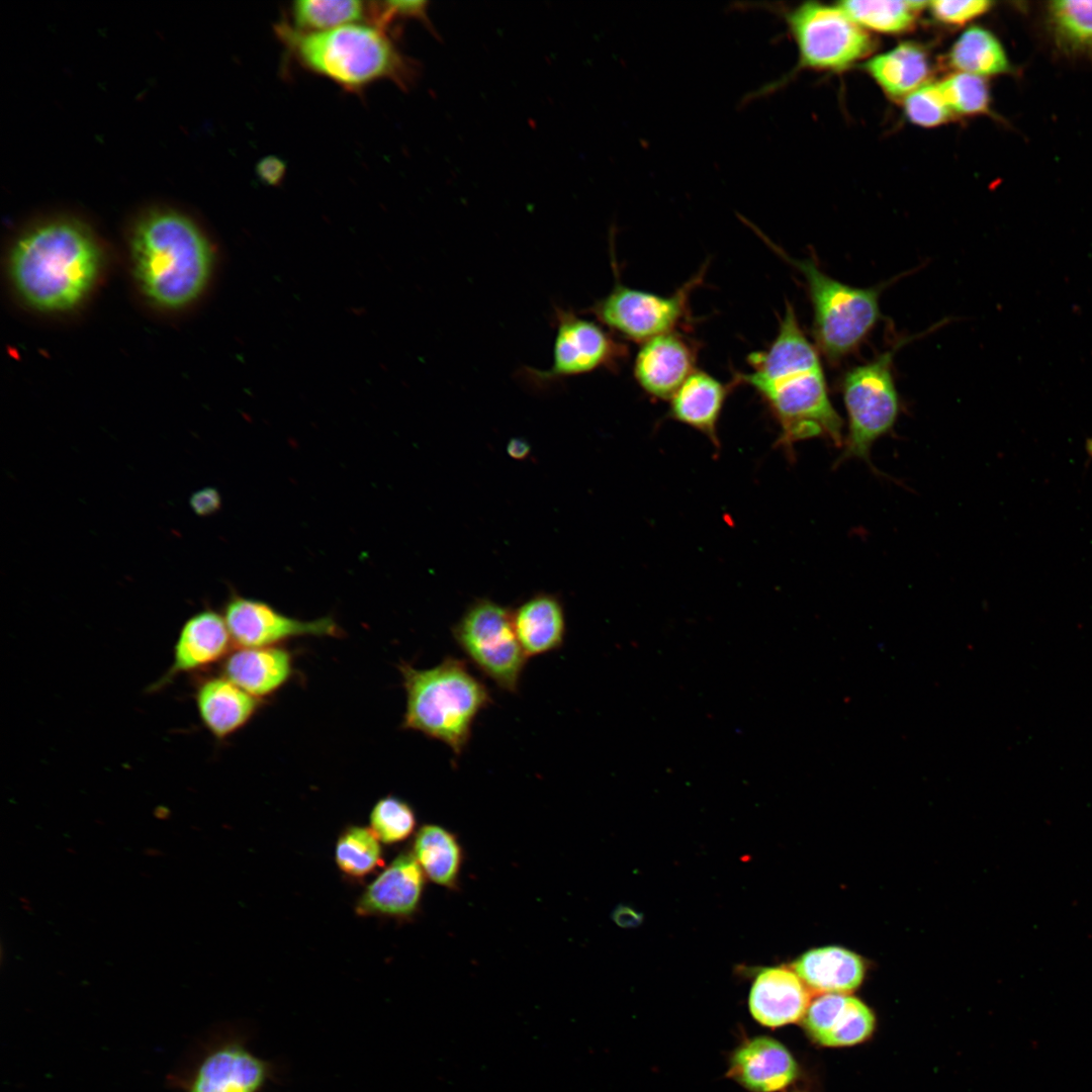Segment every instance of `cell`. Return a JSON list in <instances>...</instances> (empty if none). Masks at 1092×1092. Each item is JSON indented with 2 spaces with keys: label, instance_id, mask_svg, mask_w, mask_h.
Returning <instances> with one entry per match:
<instances>
[{
  "label": "cell",
  "instance_id": "24",
  "mask_svg": "<svg viewBox=\"0 0 1092 1092\" xmlns=\"http://www.w3.org/2000/svg\"><path fill=\"white\" fill-rule=\"evenodd\" d=\"M513 624L528 658L558 650L564 643L565 613L555 595L538 593L526 600L513 610Z\"/></svg>",
  "mask_w": 1092,
  "mask_h": 1092
},
{
  "label": "cell",
  "instance_id": "14",
  "mask_svg": "<svg viewBox=\"0 0 1092 1092\" xmlns=\"http://www.w3.org/2000/svg\"><path fill=\"white\" fill-rule=\"evenodd\" d=\"M424 872L413 853L403 852L369 884L356 903L362 916L406 918L418 910Z\"/></svg>",
  "mask_w": 1092,
  "mask_h": 1092
},
{
  "label": "cell",
  "instance_id": "16",
  "mask_svg": "<svg viewBox=\"0 0 1092 1092\" xmlns=\"http://www.w3.org/2000/svg\"><path fill=\"white\" fill-rule=\"evenodd\" d=\"M810 1036L825 1046H848L866 1040L875 1028L872 1010L847 994H820L804 1016Z\"/></svg>",
  "mask_w": 1092,
  "mask_h": 1092
},
{
  "label": "cell",
  "instance_id": "31",
  "mask_svg": "<svg viewBox=\"0 0 1092 1092\" xmlns=\"http://www.w3.org/2000/svg\"><path fill=\"white\" fill-rule=\"evenodd\" d=\"M367 8L358 0H301L292 4L293 28L318 32L355 23Z\"/></svg>",
  "mask_w": 1092,
  "mask_h": 1092
},
{
  "label": "cell",
  "instance_id": "33",
  "mask_svg": "<svg viewBox=\"0 0 1092 1092\" xmlns=\"http://www.w3.org/2000/svg\"><path fill=\"white\" fill-rule=\"evenodd\" d=\"M370 828L385 844L408 838L417 825L413 807L404 800L387 795L380 798L370 812Z\"/></svg>",
  "mask_w": 1092,
  "mask_h": 1092
},
{
  "label": "cell",
  "instance_id": "2",
  "mask_svg": "<svg viewBox=\"0 0 1092 1092\" xmlns=\"http://www.w3.org/2000/svg\"><path fill=\"white\" fill-rule=\"evenodd\" d=\"M99 264V248L89 230L74 219L57 218L18 239L10 267L18 291L30 305L58 311L85 296Z\"/></svg>",
  "mask_w": 1092,
  "mask_h": 1092
},
{
  "label": "cell",
  "instance_id": "27",
  "mask_svg": "<svg viewBox=\"0 0 1092 1092\" xmlns=\"http://www.w3.org/2000/svg\"><path fill=\"white\" fill-rule=\"evenodd\" d=\"M948 62L960 72L982 78L1016 71L1001 40L982 26H972L960 35L948 52Z\"/></svg>",
  "mask_w": 1092,
  "mask_h": 1092
},
{
  "label": "cell",
  "instance_id": "13",
  "mask_svg": "<svg viewBox=\"0 0 1092 1092\" xmlns=\"http://www.w3.org/2000/svg\"><path fill=\"white\" fill-rule=\"evenodd\" d=\"M696 345L678 332L654 337L644 343L634 360V377L645 393L670 399L696 370Z\"/></svg>",
  "mask_w": 1092,
  "mask_h": 1092
},
{
  "label": "cell",
  "instance_id": "21",
  "mask_svg": "<svg viewBox=\"0 0 1092 1092\" xmlns=\"http://www.w3.org/2000/svg\"><path fill=\"white\" fill-rule=\"evenodd\" d=\"M734 385L733 381L723 383L706 371L696 369L669 399L668 416L701 432L719 447L718 424Z\"/></svg>",
  "mask_w": 1092,
  "mask_h": 1092
},
{
  "label": "cell",
  "instance_id": "30",
  "mask_svg": "<svg viewBox=\"0 0 1092 1092\" xmlns=\"http://www.w3.org/2000/svg\"><path fill=\"white\" fill-rule=\"evenodd\" d=\"M335 859L344 875L362 879L383 864L379 839L371 828L348 826L337 840Z\"/></svg>",
  "mask_w": 1092,
  "mask_h": 1092
},
{
  "label": "cell",
  "instance_id": "3",
  "mask_svg": "<svg viewBox=\"0 0 1092 1092\" xmlns=\"http://www.w3.org/2000/svg\"><path fill=\"white\" fill-rule=\"evenodd\" d=\"M131 242L138 278L156 303L177 308L202 292L213 252L189 217L173 209L150 210L136 221Z\"/></svg>",
  "mask_w": 1092,
  "mask_h": 1092
},
{
  "label": "cell",
  "instance_id": "22",
  "mask_svg": "<svg viewBox=\"0 0 1092 1092\" xmlns=\"http://www.w3.org/2000/svg\"><path fill=\"white\" fill-rule=\"evenodd\" d=\"M1040 22L1057 56L1092 65V0L1048 1Z\"/></svg>",
  "mask_w": 1092,
  "mask_h": 1092
},
{
  "label": "cell",
  "instance_id": "26",
  "mask_svg": "<svg viewBox=\"0 0 1092 1092\" xmlns=\"http://www.w3.org/2000/svg\"><path fill=\"white\" fill-rule=\"evenodd\" d=\"M866 71L893 98H905L921 86L929 75L925 51L914 42H902L867 62Z\"/></svg>",
  "mask_w": 1092,
  "mask_h": 1092
},
{
  "label": "cell",
  "instance_id": "25",
  "mask_svg": "<svg viewBox=\"0 0 1092 1092\" xmlns=\"http://www.w3.org/2000/svg\"><path fill=\"white\" fill-rule=\"evenodd\" d=\"M792 969L809 990L818 994H848L859 987L864 977L861 958L833 945L806 951Z\"/></svg>",
  "mask_w": 1092,
  "mask_h": 1092
},
{
  "label": "cell",
  "instance_id": "32",
  "mask_svg": "<svg viewBox=\"0 0 1092 1092\" xmlns=\"http://www.w3.org/2000/svg\"><path fill=\"white\" fill-rule=\"evenodd\" d=\"M937 85L951 112L963 115L990 112L991 95L985 78L959 72Z\"/></svg>",
  "mask_w": 1092,
  "mask_h": 1092
},
{
  "label": "cell",
  "instance_id": "1",
  "mask_svg": "<svg viewBox=\"0 0 1092 1092\" xmlns=\"http://www.w3.org/2000/svg\"><path fill=\"white\" fill-rule=\"evenodd\" d=\"M818 351L787 301L774 341L748 355L749 371L734 374L736 385L751 386L767 405L780 427L778 444L790 454L796 443L811 438L843 444L842 420L830 399Z\"/></svg>",
  "mask_w": 1092,
  "mask_h": 1092
},
{
  "label": "cell",
  "instance_id": "6",
  "mask_svg": "<svg viewBox=\"0 0 1092 1092\" xmlns=\"http://www.w3.org/2000/svg\"><path fill=\"white\" fill-rule=\"evenodd\" d=\"M756 233L804 277L813 308V335L819 351L838 362L866 340L878 323L881 287L860 288L826 274L811 258L795 259L762 233Z\"/></svg>",
  "mask_w": 1092,
  "mask_h": 1092
},
{
  "label": "cell",
  "instance_id": "18",
  "mask_svg": "<svg viewBox=\"0 0 1092 1092\" xmlns=\"http://www.w3.org/2000/svg\"><path fill=\"white\" fill-rule=\"evenodd\" d=\"M797 1064L779 1041L757 1036L739 1046L730 1062L729 1077L753 1092H777L797 1076Z\"/></svg>",
  "mask_w": 1092,
  "mask_h": 1092
},
{
  "label": "cell",
  "instance_id": "39",
  "mask_svg": "<svg viewBox=\"0 0 1092 1092\" xmlns=\"http://www.w3.org/2000/svg\"><path fill=\"white\" fill-rule=\"evenodd\" d=\"M530 451V445L520 438H513L507 445V453L515 460H525L529 456Z\"/></svg>",
  "mask_w": 1092,
  "mask_h": 1092
},
{
  "label": "cell",
  "instance_id": "37",
  "mask_svg": "<svg viewBox=\"0 0 1092 1092\" xmlns=\"http://www.w3.org/2000/svg\"><path fill=\"white\" fill-rule=\"evenodd\" d=\"M189 504L198 516H209L220 509L221 498L215 488L205 487L195 491L191 495Z\"/></svg>",
  "mask_w": 1092,
  "mask_h": 1092
},
{
  "label": "cell",
  "instance_id": "7",
  "mask_svg": "<svg viewBox=\"0 0 1092 1092\" xmlns=\"http://www.w3.org/2000/svg\"><path fill=\"white\" fill-rule=\"evenodd\" d=\"M903 339L871 361L854 366L843 375L841 389L848 417L847 435L837 463L857 458L872 466L870 454L875 442L895 426L900 400L893 376L894 355Z\"/></svg>",
  "mask_w": 1092,
  "mask_h": 1092
},
{
  "label": "cell",
  "instance_id": "9",
  "mask_svg": "<svg viewBox=\"0 0 1092 1092\" xmlns=\"http://www.w3.org/2000/svg\"><path fill=\"white\" fill-rule=\"evenodd\" d=\"M612 262L616 275L613 288L586 310L601 324L624 339L637 343L691 326V294L703 283L707 264L672 294L663 296L624 285L619 279L614 258Z\"/></svg>",
  "mask_w": 1092,
  "mask_h": 1092
},
{
  "label": "cell",
  "instance_id": "20",
  "mask_svg": "<svg viewBox=\"0 0 1092 1092\" xmlns=\"http://www.w3.org/2000/svg\"><path fill=\"white\" fill-rule=\"evenodd\" d=\"M195 702L204 727L216 739L222 740L250 722L262 700L220 675L205 678L198 685Z\"/></svg>",
  "mask_w": 1092,
  "mask_h": 1092
},
{
  "label": "cell",
  "instance_id": "5",
  "mask_svg": "<svg viewBox=\"0 0 1092 1092\" xmlns=\"http://www.w3.org/2000/svg\"><path fill=\"white\" fill-rule=\"evenodd\" d=\"M398 669L405 691L401 727L439 740L461 755L475 719L493 702L487 687L469 671L465 660L450 655L430 668L401 662Z\"/></svg>",
  "mask_w": 1092,
  "mask_h": 1092
},
{
  "label": "cell",
  "instance_id": "19",
  "mask_svg": "<svg viewBox=\"0 0 1092 1092\" xmlns=\"http://www.w3.org/2000/svg\"><path fill=\"white\" fill-rule=\"evenodd\" d=\"M222 661L221 675L260 700L280 690L293 673L291 653L279 646L238 647Z\"/></svg>",
  "mask_w": 1092,
  "mask_h": 1092
},
{
  "label": "cell",
  "instance_id": "40",
  "mask_svg": "<svg viewBox=\"0 0 1092 1092\" xmlns=\"http://www.w3.org/2000/svg\"><path fill=\"white\" fill-rule=\"evenodd\" d=\"M1084 449L1088 459L1092 461V437H1089L1085 440Z\"/></svg>",
  "mask_w": 1092,
  "mask_h": 1092
},
{
  "label": "cell",
  "instance_id": "29",
  "mask_svg": "<svg viewBox=\"0 0 1092 1092\" xmlns=\"http://www.w3.org/2000/svg\"><path fill=\"white\" fill-rule=\"evenodd\" d=\"M928 2L847 0L839 6L862 28L878 32L899 33L910 28L917 13Z\"/></svg>",
  "mask_w": 1092,
  "mask_h": 1092
},
{
  "label": "cell",
  "instance_id": "35",
  "mask_svg": "<svg viewBox=\"0 0 1092 1092\" xmlns=\"http://www.w3.org/2000/svg\"><path fill=\"white\" fill-rule=\"evenodd\" d=\"M928 6L937 20L946 24L961 25L988 12L994 6V2L989 0H937L928 2Z\"/></svg>",
  "mask_w": 1092,
  "mask_h": 1092
},
{
  "label": "cell",
  "instance_id": "17",
  "mask_svg": "<svg viewBox=\"0 0 1092 1092\" xmlns=\"http://www.w3.org/2000/svg\"><path fill=\"white\" fill-rule=\"evenodd\" d=\"M810 992L793 969H761L750 989L748 1005L753 1018L767 1027H780L803 1018Z\"/></svg>",
  "mask_w": 1092,
  "mask_h": 1092
},
{
  "label": "cell",
  "instance_id": "11",
  "mask_svg": "<svg viewBox=\"0 0 1092 1092\" xmlns=\"http://www.w3.org/2000/svg\"><path fill=\"white\" fill-rule=\"evenodd\" d=\"M556 333L549 369L524 367L523 379L543 388L558 380L583 375L601 368L615 370L627 356V347L597 323L571 309L555 307Z\"/></svg>",
  "mask_w": 1092,
  "mask_h": 1092
},
{
  "label": "cell",
  "instance_id": "4",
  "mask_svg": "<svg viewBox=\"0 0 1092 1092\" xmlns=\"http://www.w3.org/2000/svg\"><path fill=\"white\" fill-rule=\"evenodd\" d=\"M277 32L302 66L347 90H358L382 79L406 88L417 73L413 61L400 53L384 28L375 24L351 23L304 32L283 23Z\"/></svg>",
  "mask_w": 1092,
  "mask_h": 1092
},
{
  "label": "cell",
  "instance_id": "8",
  "mask_svg": "<svg viewBox=\"0 0 1092 1092\" xmlns=\"http://www.w3.org/2000/svg\"><path fill=\"white\" fill-rule=\"evenodd\" d=\"M784 20L798 50V69L838 71L867 56L870 34L840 7L815 1L794 7L762 4Z\"/></svg>",
  "mask_w": 1092,
  "mask_h": 1092
},
{
  "label": "cell",
  "instance_id": "36",
  "mask_svg": "<svg viewBox=\"0 0 1092 1092\" xmlns=\"http://www.w3.org/2000/svg\"><path fill=\"white\" fill-rule=\"evenodd\" d=\"M428 6L429 2L423 0L376 2L373 8L375 25L385 28L389 22L397 17H410L418 18L434 31L428 16Z\"/></svg>",
  "mask_w": 1092,
  "mask_h": 1092
},
{
  "label": "cell",
  "instance_id": "10",
  "mask_svg": "<svg viewBox=\"0 0 1092 1092\" xmlns=\"http://www.w3.org/2000/svg\"><path fill=\"white\" fill-rule=\"evenodd\" d=\"M452 636L468 660L500 690L516 694L528 657L513 624V610L476 599L453 625Z\"/></svg>",
  "mask_w": 1092,
  "mask_h": 1092
},
{
  "label": "cell",
  "instance_id": "34",
  "mask_svg": "<svg viewBox=\"0 0 1092 1092\" xmlns=\"http://www.w3.org/2000/svg\"><path fill=\"white\" fill-rule=\"evenodd\" d=\"M904 109L910 121L925 127L941 124L952 113L937 83H926L905 97Z\"/></svg>",
  "mask_w": 1092,
  "mask_h": 1092
},
{
  "label": "cell",
  "instance_id": "15",
  "mask_svg": "<svg viewBox=\"0 0 1092 1092\" xmlns=\"http://www.w3.org/2000/svg\"><path fill=\"white\" fill-rule=\"evenodd\" d=\"M232 644L222 615L211 609L194 614L179 632L170 668L151 689H162L182 673L194 672L223 660L231 652Z\"/></svg>",
  "mask_w": 1092,
  "mask_h": 1092
},
{
  "label": "cell",
  "instance_id": "12",
  "mask_svg": "<svg viewBox=\"0 0 1092 1092\" xmlns=\"http://www.w3.org/2000/svg\"><path fill=\"white\" fill-rule=\"evenodd\" d=\"M233 643L239 647H271L300 636L340 637L342 630L331 617L304 621L277 611L260 600L233 593L223 609Z\"/></svg>",
  "mask_w": 1092,
  "mask_h": 1092
},
{
  "label": "cell",
  "instance_id": "38",
  "mask_svg": "<svg viewBox=\"0 0 1092 1092\" xmlns=\"http://www.w3.org/2000/svg\"><path fill=\"white\" fill-rule=\"evenodd\" d=\"M283 172V164L276 159H266L259 165V174L268 182H276Z\"/></svg>",
  "mask_w": 1092,
  "mask_h": 1092
},
{
  "label": "cell",
  "instance_id": "28",
  "mask_svg": "<svg viewBox=\"0 0 1092 1092\" xmlns=\"http://www.w3.org/2000/svg\"><path fill=\"white\" fill-rule=\"evenodd\" d=\"M414 856L424 874L434 883L453 888L462 864V848L456 836L446 828L425 824L414 840Z\"/></svg>",
  "mask_w": 1092,
  "mask_h": 1092
},
{
  "label": "cell",
  "instance_id": "23",
  "mask_svg": "<svg viewBox=\"0 0 1092 1092\" xmlns=\"http://www.w3.org/2000/svg\"><path fill=\"white\" fill-rule=\"evenodd\" d=\"M267 1075L265 1062L232 1043L204 1059L189 1092H257Z\"/></svg>",
  "mask_w": 1092,
  "mask_h": 1092
}]
</instances>
